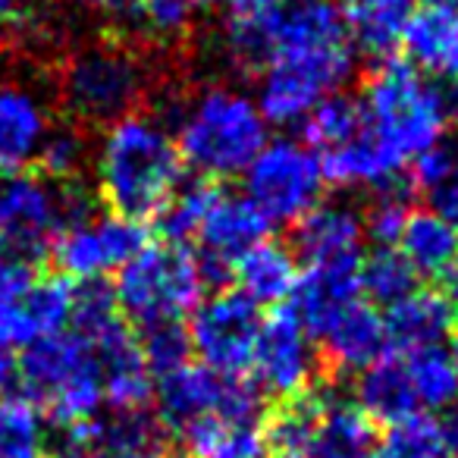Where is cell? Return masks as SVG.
I'll return each instance as SVG.
<instances>
[{
    "instance_id": "1",
    "label": "cell",
    "mask_w": 458,
    "mask_h": 458,
    "mask_svg": "<svg viewBox=\"0 0 458 458\" xmlns=\"http://www.w3.org/2000/svg\"><path fill=\"white\" fill-rule=\"evenodd\" d=\"M355 72L349 22L333 0H280L255 101L267 126H299Z\"/></svg>"
},
{
    "instance_id": "2",
    "label": "cell",
    "mask_w": 458,
    "mask_h": 458,
    "mask_svg": "<svg viewBox=\"0 0 458 458\" xmlns=\"http://www.w3.org/2000/svg\"><path fill=\"white\" fill-rule=\"evenodd\" d=\"M91 157L104 208L123 220L160 216L182 189V157L170 126L151 114H126L107 123Z\"/></svg>"
},
{
    "instance_id": "3",
    "label": "cell",
    "mask_w": 458,
    "mask_h": 458,
    "mask_svg": "<svg viewBox=\"0 0 458 458\" xmlns=\"http://www.w3.org/2000/svg\"><path fill=\"white\" fill-rule=\"evenodd\" d=\"M267 129L255 95L236 85H204L176 107L170 132L182 164L214 182L242 176L267 145Z\"/></svg>"
},
{
    "instance_id": "4",
    "label": "cell",
    "mask_w": 458,
    "mask_h": 458,
    "mask_svg": "<svg viewBox=\"0 0 458 458\" xmlns=\"http://www.w3.org/2000/svg\"><path fill=\"white\" fill-rule=\"evenodd\" d=\"M364 129L395 166H408L418 154L445 139L455 123L449 85L433 82L411 64L383 60L370 72L361 98Z\"/></svg>"
},
{
    "instance_id": "5",
    "label": "cell",
    "mask_w": 458,
    "mask_h": 458,
    "mask_svg": "<svg viewBox=\"0 0 458 458\" xmlns=\"http://www.w3.org/2000/svg\"><path fill=\"white\" fill-rule=\"evenodd\" d=\"M208 286L201 258L176 242H145L120 270L114 283V305L123 318L151 330L160 324H182L198 308Z\"/></svg>"
},
{
    "instance_id": "6",
    "label": "cell",
    "mask_w": 458,
    "mask_h": 458,
    "mask_svg": "<svg viewBox=\"0 0 458 458\" xmlns=\"http://www.w3.org/2000/svg\"><path fill=\"white\" fill-rule=\"evenodd\" d=\"M20 383L29 389V399L45 408L64 430L95 424L107 405L95 349L72 327L26 345V355L20 358Z\"/></svg>"
},
{
    "instance_id": "7",
    "label": "cell",
    "mask_w": 458,
    "mask_h": 458,
    "mask_svg": "<svg viewBox=\"0 0 458 458\" xmlns=\"http://www.w3.org/2000/svg\"><path fill=\"white\" fill-rule=\"evenodd\" d=\"M70 327L95 349L101 364L104 402L114 411H141L154 395V370L145 361L139 336L116 311L114 295L98 283L79 289Z\"/></svg>"
},
{
    "instance_id": "8",
    "label": "cell",
    "mask_w": 458,
    "mask_h": 458,
    "mask_svg": "<svg viewBox=\"0 0 458 458\" xmlns=\"http://www.w3.org/2000/svg\"><path fill=\"white\" fill-rule=\"evenodd\" d=\"M374 424L339 393H311L283 408L267 433L274 458H370Z\"/></svg>"
},
{
    "instance_id": "9",
    "label": "cell",
    "mask_w": 458,
    "mask_h": 458,
    "mask_svg": "<svg viewBox=\"0 0 458 458\" xmlns=\"http://www.w3.org/2000/svg\"><path fill=\"white\" fill-rule=\"evenodd\" d=\"M89 210L70 182H54L41 173L0 176V255L32 264L47 255L66 220Z\"/></svg>"
},
{
    "instance_id": "10",
    "label": "cell",
    "mask_w": 458,
    "mask_h": 458,
    "mask_svg": "<svg viewBox=\"0 0 458 458\" xmlns=\"http://www.w3.org/2000/svg\"><path fill=\"white\" fill-rule=\"evenodd\" d=\"M148 89V72L120 45H91L72 54L60 79V95L72 116L85 123H114L135 114Z\"/></svg>"
},
{
    "instance_id": "11",
    "label": "cell",
    "mask_w": 458,
    "mask_h": 458,
    "mask_svg": "<svg viewBox=\"0 0 458 458\" xmlns=\"http://www.w3.org/2000/svg\"><path fill=\"white\" fill-rule=\"evenodd\" d=\"M242 195L267 216V223H299L324 201L320 157L299 139H267L242 173Z\"/></svg>"
},
{
    "instance_id": "12",
    "label": "cell",
    "mask_w": 458,
    "mask_h": 458,
    "mask_svg": "<svg viewBox=\"0 0 458 458\" xmlns=\"http://www.w3.org/2000/svg\"><path fill=\"white\" fill-rule=\"evenodd\" d=\"M157 418L166 430L198 424L204 418H258L261 395L245 377H223L198 361H185L154 377Z\"/></svg>"
},
{
    "instance_id": "13",
    "label": "cell",
    "mask_w": 458,
    "mask_h": 458,
    "mask_svg": "<svg viewBox=\"0 0 458 458\" xmlns=\"http://www.w3.org/2000/svg\"><path fill=\"white\" fill-rule=\"evenodd\" d=\"M261 320V308L236 289L204 295L185 327L191 355L223 377H245L258 349Z\"/></svg>"
},
{
    "instance_id": "14",
    "label": "cell",
    "mask_w": 458,
    "mask_h": 458,
    "mask_svg": "<svg viewBox=\"0 0 458 458\" xmlns=\"http://www.w3.org/2000/svg\"><path fill=\"white\" fill-rule=\"evenodd\" d=\"M145 242L148 236L141 223L123 220L110 210L95 214L89 208L64 223L51 251L66 280L95 286L107 274H116Z\"/></svg>"
},
{
    "instance_id": "15",
    "label": "cell",
    "mask_w": 458,
    "mask_h": 458,
    "mask_svg": "<svg viewBox=\"0 0 458 458\" xmlns=\"http://www.w3.org/2000/svg\"><path fill=\"white\" fill-rule=\"evenodd\" d=\"M320 358L314 336L293 311H274L261 320V336L251 358L255 389L283 402H299L318 380Z\"/></svg>"
},
{
    "instance_id": "16",
    "label": "cell",
    "mask_w": 458,
    "mask_h": 458,
    "mask_svg": "<svg viewBox=\"0 0 458 458\" xmlns=\"http://www.w3.org/2000/svg\"><path fill=\"white\" fill-rule=\"evenodd\" d=\"M267 216L249 198L216 189L191 242L198 245V258H201L204 270L216 274V270H233V264L245 251L261 245L267 239Z\"/></svg>"
},
{
    "instance_id": "17",
    "label": "cell",
    "mask_w": 458,
    "mask_h": 458,
    "mask_svg": "<svg viewBox=\"0 0 458 458\" xmlns=\"http://www.w3.org/2000/svg\"><path fill=\"white\" fill-rule=\"evenodd\" d=\"M51 129L54 116L45 98L32 85L4 79L0 82V176L22 173L29 164H35Z\"/></svg>"
},
{
    "instance_id": "18",
    "label": "cell",
    "mask_w": 458,
    "mask_h": 458,
    "mask_svg": "<svg viewBox=\"0 0 458 458\" xmlns=\"http://www.w3.org/2000/svg\"><path fill=\"white\" fill-rule=\"evenodd\" d=\"M295 258L305 264H361V214L343 201H320L295 223Z\"/></svg>"
},
{
    "instance_id": "19",
    "label": "cell",
    "mask_w": 458,
    "mask_h": 458,
    "mask_svg": "<svg viewBox=\"0 0 458 458\" xmlns=\"http://www.w3.org/2000/svg\"><path fill=\"white\" fill-rule=\"evenodd\" d=\"M402 47L408 64L433 82H458V4L430 0L408 20Z\"/></svg>"
},
{
    "instance_id": "20",
    "label": "cell",
    "mask_w": 458,
    "mask_h": 458,
    "mask_svg": "<svg viewBox=\"0 0 458 458\" xmlns=\"http://www.w3.org/2000/svg\"><path fill=\"white\" fill-rule=\"evenodd\" d=\"M314 339H320L327 361H333L339 370H352V374L370 368L389 345L383 314L364 299L343 308Z\"/></svg>"
},
{
    "instance_id": "21",
    "label": "cell",
    "mask_w": 458,
    "mask_h": 458,
    "mask_svg": "<svg viewBox=\"0 0 458 458\" xmlns=\"http://www.w3.org/2000/svg\"><path fill=\"white\" fill-rule=\"evenodd\" d=\"M361 264H305L293 289V314L318 336L343 308L361 299Z\"/></svg>"
},
{
    "instance_id": "22",
    "label": "cell",
    "mask_w": 458,
    "mask_h": 458,
    "mask_svg": "<svg viewBox=\"0 0 458 458\" xmlns=\"http://www.w3.org/2000/svg\"><path fill=\"white\" fill-rule=\"evenodd\" d=\"M299 274L301 270H299L295 251L274 242V239H264L261 245L245 251V255L233 264L236 293L245 295V299L258 308H276L293 299Z\"/></svg>"
},
{
    "instance_id": "23",
    "label": "cell",
    "mask_w": 458,
    "mask_h": 458,
    "mask_svg": "<svg viewBox=\"0 0 458 458\" xmlns=\"http://www.w3.org/2000/svg\"><path fill=\"white\" fill-rule=\"evenodd\" d=\"M383 324H386V339L395 352L427 349V345H439L449 339L455 327V308L445 295L414 289L411 295L386 308Z\"/></svg>"
},
{
    "instance_id": "24",
    "label": "cell",
    "mask_w": 458,
    "mask_h": 458,
    "mask_svg": "<svg viewBox=\"0 0 458 458\" xmlns=\"http://www.w3.org/2000/svg\"><path fill=\"white\" fill-rule=\"evenodd\" d=\"M355 405L368 414V420H383L389 427L402 424L408 418H418V405H414L411 386H408L402 352H383L370 368L358 374Z\"/></svg>"
},
{
    "instance_id": "25",
    "label": "cell",
    "mask_w": 458,
    "mask_h": 458,
    "mask_svg": "<svg viewBox=\"0 0 458 458\" xmlns=\"http://www.w3.org/2000/svg\"><path fill=\"white\" fill-rule=\"evenodd\" d=\"M418 414L458 411V349L449 343L402 352Z\"/></svg>"
},
{
    "instance_id": "26",
    "label": "cell",
    "mask_w": 458,
    "mask_h": 458,
    "mask_svg": "<svg viewBox=\"0 0 458 458\" xmlns=\"http://www.w3.org/2000/svg\"><path fill=\"white\" fill-rule=\"evenodd\" d=\"M395 249L418 276H445L458 261V226L433 208L411 210Z\"/></svg>"
},
{
    "instance_id": "27",
    "label": "cell",
    "mask_w": 458,
    "mask_h": 458,
    "mask_svg": "<svg viewBox=\"0 0 458 458\" xmlns=\"http://www.w3.org/2000/svg\"><path fill=\"white\" fill-rule=\"evenodd\" d=\"M324 179L339 189L358 191H386L393 189V179L399 176V166L380 151L374 139L364 129L361 135L349 139L345 145H336L330 151L318 154Z\"/></svg>"
},
{
    "instance_id": "28",
    "label": "cell",
    "mask_w": 458,
    "mask_h": 458,
    "mask_svg": "<svg viewBox=\"0 0 458 458\" xmlns=\"http://www.w3.org/2000/svg\"><path fill=\"white\" fill-rule=\"evenodd\" d=\"M458 455V411L418 414L393 424L374 443L370 458H455Z\"/></svg>"
},
{
    "instance_id": "29",
    "label": "cell",
    "mask_w": 458,
    "mask_h": 458,
    "mask_svg": "<svg viewBox=\"0 0 458 458\" xmlns=\"http://www.w3.org/2000/svg\"><path fill=\"white\" fill-rule=\"evenodd\" d=\"M179 437L189 458H267V433L258 418H204Z\"/></svg>"
},
{
    "instance_id": "30",
    "label": "cell",
    "mask_w": 458,
    "mask_h": 458,
    "mask_svg": "<svg viewBox=\"0 0 458 458\" xmlns=\"http://www.w3.org/2000/svg\"><path fill=\"white\" fill-rule=\"evenodd\" d=\"M223 7H226L223 41L229 57L245 70H261L280 0H226Z\"/></svg>"
},
{
    "instance_id": "31",
    "label": "cell",
    "mask_w": 458,
    "mask_h": 458,
    "mask_svg": "<svg viewBox=\"0 0 458 458\" xmlns=\"http://www.w3.org/2000/svg\"><path fill=\"white\" fill-rule=\"evenodd\" d=\"M98 445L107 458H173L170 430L157 414L116 411L98 424Z\"/></svg>"
},
{
    "instance_id": "32",
    "label": "cell",
    "mask_w": 458,
    "mask_h": 458,
    "mask_svg": "<svg viewBox=\"0 0 458 458\" xmlns=\"http://www.w3.org/2000/svg\"><path fill=\"white\" fill-rule=\"evenodd\" d=\"M411 13V0H368L361 7L349 10L345 22H349V38L355 51L386 60L402 47Z\"/></svg>"
},
{
    "instance_id": "33",
    "label": "cell",
    "mask_w": 458,
    "mask_h": 458,
    "mask_svg": "<svg viewBox=\"0 0 458 458\" xmlns=\"http://www.w3.org/2000/svg\"><path fill=\"white\" fill-rule=\"evenodd\" d=\"M38 274L29 261L0 255V345H32V289Z\"/></svg>"
},
{
    "instance_id": "34",
    "label": "cell",
    "mask_w": 458,
    "mask_h": 458,
    "mask_svg": "<svg viewBox=\"0 0 458 458\" xmlns=\"http://www.w3.org/2000/svg\"><path fill=\"white\" fill-rule=\"evenodd\" d=\"M411 182L430 198V208L445 214L452 223L458 216V145L437 141L411 160Z\"/></svg>"
},
{
    "instance_id": "35",
    "label": "cell",
    "mask_w": 458,
    "mask_h": 458,
    "mask_svg": "<svg viewBox=\"0 0 458 458\" xmlns=\"http://www.w3.org/2000/svg\"><path fill=\"white\" fill-rule=\"evenodd\" d=\"M0 458H47L45 411L32 399H0Z\"/></svg>"
},
{
    "instance_id": "36",
    "label": "cell",
    "mask_w": 458,
    "mask_h": 458,
    "mask_svg": "<svg viewBox=\"0 0 458 458\" xmlns=\"http://www.w3.org/2000/svg\"><path fill=\"white\" fill-rule=\"evenodd\" d=\"M358 283H361V295H368L374 308H393L395 301L418 289V274L399 249H377L374 255L361 258Z\"/></svg>"
},
{
    "instance_id": "37",
    "label": "cell",
    "mask_w": 458,
    "mask_h": 458,
    "mask_svg": "<svg viewBox=\"0 0 458 458\" xmlns=\"http://www.w3.org/2000/svg\"><path fill=\"white\" fill-rule=\"evenodd\" d=\"M305 126V145L311 148L314 154H324L336 145H345L349 139L364 132V114L358 98L349 95H330L318 104V107L308 114V120L301 123Z\"/></svg>"
},
{
    "instance_id": "38",
    "label": "cell",
    "mask_w": 458,
    "mask_h": 458,
    "mask_svg": "<svg viewBox=\"0 0 458 458\" xmlns=\"http://www.w3.org/2000/svg\"><path fill=\"white\" fill-rule=\"evenodd\" d=\"M216 185H210L208 179L195 185H185V189L176 191V198L170 201V208L160 214V223H164V233L170 236V242L185 245L195 239L198 226H201L204 214H208V204L214 198Z\"/></svg>"
},
{
    "instance_id": "39",
    "label": "cell",
    "mask_w": 458,
    "mask_h": 458,
    "mask_svg": "<svg viewBox=\"0 0 458 458\" xmlns=\"http://www.w3.org/2000/svg\"><path fill=\"white\" fill-rule=\"evenodd\" d=\"M85 160H89V145H85V139L76 129L66 126H54L38 154L45 176L54 179V182H72V176L82 170Z\"/></svg>"
},
{
    "instance_id": "40",
    "label": "cell",
    "mask_w": 458,
    "mask_h": 458,
    "mask_svg": "<svg viewBox=\"0 0 458 458\" xmlns=\"http://www.w3.org/2000/svg\"><path fill=\"white\" fill-rule=\"evenodd\" d=\"M408 204L399 191L386 189L374 198L368 214H361V223H364V239H374L377 249H395L399 245V236L402 229L408 223Z\"/></svg>"
},
{
    "instance_id": "41",
    "label": "cell",
    "mask_w": 458,
    "mask_h": 458,
    "mask_svg": "<svg viewBox=\"0 0 458 458\" xmlns=\"http://www.w3.org/2000/svg\"><path fill=\"white\" fill-rule=\"evenodd\" d=\"M139 343H141V352H145V361L151 364L154 377L185 364L191 352L189 333H185L182 324H160V327H151V330H141Z\"/></svg>"
},
{
    "instance_id": "42",
    "label": "cell",
    "mask_w": 458,
    "mask_h": 458,
    "mask_svg": "<svg viewBox=\"0 0 458 458\" xmlns=\"http://www.w3.org/2000/svg\"><path fill=\"white\" fill-rule=\"evenodd\" d=\"M189 22H191V7L185 0H145L135 32L148 35L154 41H176L185 35Z\"/></svg>"
},
{
    "instance_id": "43",
    "label": "cell",
    "mask_w": 458,
    "mask_h": 458,
    "mask_svg": "<svg viewBox=\"0 0 458 458\" xmlns=\"http://www.w3.org/2000/svg\"><path fill=\"white\" fill-rule=\"evenodd\" d=\"M141 4L145 0H91L101 20H107L116 29H139Z\"/></svg>"
},
{
    "instance_id": "44",
    "label": "cell",
    "mask_w": 458,
    "mask_h": 458,
    "mask_svg": "<svg viewBox=\"0 0 458 458\" xmlns=\"http://www.w3.org/2000/svg\"><path fill=\"white\" fill-rule=\"evenodd\" d=\"M16 383H20V358L13 355V349L0 345V399L13 395Z\"/></svg>"
},
{
    "instance_id": "45",
    "label": "cell",
    "mask_w": 458,
    "mask_h": 458,
    "mask_svg": "<svg viewBox=\"0 0 458 458\" xmlns=\"http://www.w3.org/2000/svg\"><path fill=\"white\" fill-rule=\"evenodd\" d=\"M20 7H22V0H0V29L13 26V22L20 20Z\"/></svg>"
},
{
    "instance_id": "46",
    "label": "cell",
    "mask_w": 458,
    "mask_h": 458,
    "mask_svg": "<svg viewBox=\"0 0 458 458\" xmlns=\"http://www.w3.org/2000/svg\"><path fill=\"white\" fill-rule=\"evenodd\" d=\"M445 299L452 301V308H458V261H455V267L445 274Z\"/></svg>"
},
{
    "instance_id": "47",
    "label": "cell",
    "mask_w": 458,
    "mask_h": 458,
    "mask_svg": "<svg viewBox=\"0 0 458 458\" xmlns=\"http://www.w3.org/2000/svg\"><path fill=\"white\" fill-rule=\"evenodd\" d=\"M185 4H189L191 13H195V10H214V7H220V4H226V0H185Z\"/></svg>"
},
{
    "instance_id": "48",
    "label": "cell",
    "mask_w": 458,
    "mask_h": 458,
    "mask_svg": "<svg viewBox=\"0 0 458 458\" xmlns=\"http://www.w3.org/2000/svg\"><path fill=\"white\" fill-rule=\"evenodd\" d=\"M333 4H339V7H343V13H349V10L361 7V4H368V0H333Z\"/></svg>"
},
{
    "instance_id": "49",
    "label": "cell",
    "mask_w": 458,
    "mask_h": 458,
    "mask_svg": "<svg viewBox=\"0 0 458 458\" xmlns=\"http://www.w3.org/2000/svg\"><path fill=\"white\" fill-rule=\"evenodd\" d=\"M455 226H458V216H455Z\"/></svg>"
}]
</instances>
